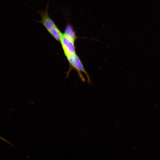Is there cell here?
I'll list each match as a JSON object with an SVG mask.
<instances>
[{
  "label": "cell",
  "instance_id": "obj_1",
  "mask_svg": "<svg viewBox=\"0 0 160 160\" xmlns=\"http://www.w3.org/2000/svg\"><path fill=\"white\" fill-rule=\"evenodd\" d=\"M48 4L45 11H39L41 20L38 21L42 24L48 32L57 41H60L62 33L50 17L48 12Z\"/></svg>",
  "mask_w": 160,
  "mask_h": 160
},
{
  "label": "cell",
  "instance_id": "obj_2",
  "mask_svg": "<svg viewBox=\"0 0 160 160\" xmlns=\"http://www.w3.org/2000/svg\"><path fill=\"white\" fill-rule=\"evenodd\" d=\"M69 63L71 66L75 69L78 73L79 75L83 81L85 80L81 72L84 73L86 76L89 83L90 82L89 77L84 69V67L79 57L76 54L66 57Z\"/></svg>",
  "mask_w": 160,
  "mask_h": 160
},
{
  "label": "cell",
  "instance_id": "obj_3",
  "mask_svg": "<svg viewBox=\"0 0 160 160\" xmlns=\"http://www.w3.org/2000/svg\"><path fill=\"white\" fill-rule=\"evenodd\" d=\"M75 41L62 33L60 41L66 57L76 54Z\"/></svg>",
  "mask_w": 160,
  "mask_h": 160
},
{
  "label": "cell",
  "instance_id": "obj_4",
  "mask_svg": "<svg viewBox=\"0 0 160 160\" xmlns=\"http://www.w3.org/2000/svg\"><path fill=\"white\" fill-rule=\"evenodd\" d=\"M63 33L75 41L76 39V32L70 25L68 24L66 26Z\"/></svg>",
  "mask_w": 160,
  "mask_h": 160
}]
</instances>
